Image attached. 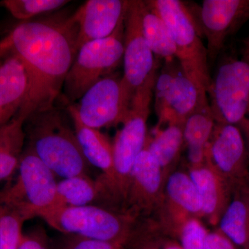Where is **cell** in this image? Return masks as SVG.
Instances as JSON below:
<instances>
[{
	"label": "cell",
	"mask_w": 249,
	"mask_h": 249,
	"mask_svg": "<svg viewBox=\"0 0 249 249\" xmlns=\"http://www.w3.org/2000/svg\"><path fill=\"white\" fill-rule=\"evenodd\" d=\"M218 229L239 249H249V193L239 188L234 191L218 223Z\"/></svg>",
	"instance_id": "44dd1931"
},
{
	"label": "cell",
	"mask_w": 249,
	"mask_h": 249,
	"mask_svg": "<svg viewBox=\"0 0 249 249\" xmlns=\"http://www.w3.org/2000/svg\"><path fill=\"white\" fill-rule=\"evenodd\" d=\"M244 190H245L246 191L248 192L249 193V179L248 183H247V186H245V188H244Z\"/></svg>",
	"instance_id": "836d02e7"
},
{
	"label": "cell",
	"mask_w": 249,
	"mask_h": 249,
	"mask_svg": "<svg viewBox=\"0 0 249 249\" xmlns=\"http://www.w3.org/2000/svg\"><path fill=\"white\" fill-rule=\"evenodd\" d=\"M80 149L88 163L101 171L100 176L110 173L113 163V145L99 129L88 127L80 121L73 104L67 107Z\"/></svg>",
	"instance_id": "ac0fdd59"
},
{
	"label": "cell",
	"mask_w": 249,
	"mask_h": 249,
	"mask_svg": "<svg viewBox=\"0 0 249 249\" xmlns=\"http://www.w3.org/2000/svg\"><path fill=\"white\" fill-rule=\"evenodd\" d=\"M34 218L29 210L13 203L0 191V249H18L24 223Z\"/></svg>",
	"instance_id": "cb8c5ba5"
},
{
	"label": "cell",
	"mask_w": 249,
	"mask_h": 249,
	"mask_svg": "<svg viewBox=\"0 0 249 249\" xmlns=\"http://www.w3.org/2000/svg\"><path fill=\"white\" fill-rule=\"evenodd\" d=\"M132 100L122 77L109 75L88 89L78 104L73 105L83 124L100 130L123 124Z\"/></svg>",
	"instance_id": "8fae6325"
},
{
	"label": "cell",
	"mask_w": 249,
	"mask_h": 249,
	"mask_svg": "<svg viewBox=\"0 0 249 249\" xmlns=\"http://www.w3.org/2000/svg\"><path fill=\"white\" fill-rule=\"evenodd\" d=\"M4 41L2 40L0 42V58L4 56L5 54L9 52L8 47H6L7 46ZM0 65H1V62H0Z\"/></svg>",
	"instance_id": "1f68e13d"
},
{
	"label": "cell",
	"mask_w": 249,
	"mask_h": 249,
	"mask_svg": "<svg viewBox=\"0 0 249 249\" xmlns=\"http://www.w3.org/2000/svg\"><path fill=\"white\" fill-rule=\"evenodd\" d=\"M204 249H239L218 228L208 232L205 240Z\"/></svg>",
	"instance_id": "83f0119b"
},
{
	"label": "cell",
	"mask_w": 249,
	"mask_h": 249,
	"mask_svg": "<svg viewBox=\"0 0 249 249\" xmlns=\"http://www.w3.org/2000/svg\"><path fill=\"white\" fill-rule=\"evenodd\" d=\"M206 162L231 183L234 191L249 179V152L245 137L232 124L216 122L206 146Z\"/></svg>",
	"instance_id": "4fadbf2b"
},
{
	"label": "cell",
	"mask_w": 249,
	"mask_h": 249,
	"mask_svg": "<svg viewBox=\"0 0 249 249\" xmlns=\"http://www.w3.org/2000/svg\"><path fill=\"white\" fill-rule=\"evenodd\" d=\"M18 249H49L43 231L38 229L24 234Z\"/></svg>",
	"instance_id": "f546056e"
},
{
	"label": "cell",
	"mask_w": 249,
	"mask_h": 249,
	"mask_svg": "<svg viewBox=\"0 0 249 249\" xmlns=\"http://www.w3.org/2000/svg\"><path fill=\"white\" fill-rule=\"evenodd\" d=\"M78 27L73 16L27 21L6 36L9 52L22 62L27 91L18 115L28 120L55 107L78 53Z\"/></svg>",
	"instance_id": "6da1fadb"
},
{
	"label": "cell",
	"mask_w": 249,
	"mask_h": 249,
	"mask_svg": "<svg viewBox=\"0 0 249 249\" xmlns=\"http://www.w3.org/2000/svg\"><path fill=\"white\" fill-rule=\"evenodd\" d=\"M215 123L209 101L201 105L183 124V140L187 149L188 168H198L206 163V146Z\"/></svg>",
	"instance_id": "e0dca14e"
},
{
	"label": "cell",
	"mask_w": 249,
	"mask_h": 249,
	"mask_svg": "<svg viewBox=\"0 0 249 249\" xmlns=\"http://www.w3.org/2000/svg\"><path fill=\"white\" fill-rule=\"evenodd\" d=\"M26 123L27 146L55 176L89 175L91 165L80 149L73 125L60 109L53 107L38 113Z\"/></svg>",
	"instance_id": "3957f363"
},
{
	"label": "cell",
	"mask_w": 249,
	"mask_h": 249,
	"mask_svg": "<svg viewBox=\"0 0 249 249\" xmlns=\"http://www.w3.org/2000/svg\"><path fill=\"white\" fill-rule=\"evenodd\" d=\"M165 61L161 73L157 76L154 94L158 117L157 129L170 124H182L201 105L209 101L208 93L201 91L183 73L179 64Z\"/></svg>",
	"instance_id": "ba28073f"
},
{
	"label": "cell",
	"mask_w": 249,
	"mask_h": 249,
	"mask_svg": "<svg viewBox=\"0 0 249 249\" xmlns=\"http://www.w3.org/2000/svg\"><path fill=\"white\" fill-rule=\"evenodd\" d=\"M76 237V240L68 249H123L124 247V245L119 243Z\"/></svg>",
	"instance_id": "f1b7e54d"
},
{
	"label": "cell",
	"mask_w": 249,
	"mask_h": 249,
	"mask_svg": "<svg viewBox=\"0 0 249 249\" xmlns=\"http://www.w3.org/2000/svg\"><path fill=\"white\" fill-rule=\"evenodd\" d=\"M142 6L140 0L129 1L124 19L122 80L132 98L137 89L157 76V63L142 32Z\"/></svg>",
	"instance_id": "7c38bea8"
},
{
	"label": "cell",
	"mask_w": 249,
	"mask_h": 249,
	"mask_svg": "<svg viewBox=\"0 0 249 249\" xmlns=\"http://www.w3.org/2000/svg\"><path fill=\"white\" fill-rule=\"evenodd\" d=\"M25 118L16 114L0 126V183L18 171L27 140Z\"/></svg>",
	"instance_id": "ffe728a7"
},
{
	"label": "cell",
	"mask_w": 249,
	"mask_h": 249,
	"mask_svg": "<svg viewBox=\"0 0 249 249\" xmlns=\"http://www.w3.org/2000/svg\"><path fill=\"white\" fill-rule=\"evenodd\" d=\"M187 7L206 38L209 62L217 58L228 41L249 21V0H204L199 7Z\"/></svg>",
	"instance_id": "9c48e42d"
},
{
	"label": "cell",
	"mask_w": 249,
	"mask_h": 249,
	"mask_svg": "<svg viewBox=\"0 0 249 249\" xmlns=\"http://www.w3.org/2000/svg\"><path fill=\"white\" fill-rule=\"evenodd\" d=\"M37 217L65 234L127 245L138 221L100 205L58 206L41 211Z\"/></svg>",
	"instance_id": "5b68a950"
},
{
	"label": "cell",
	"mask_w": 249,
	"mask_h": 249,
	"mask_svg": "<svg viewBox=\"0 0 249 249\" xmlns=\"http://www.w3.org/2000/svg\"><path fill=\"white\" fill-rule=\"evenodd\" d=\"M208 232L200 219L191 217L180 228L176 238L183 249H204Z\"/></svg>",
	"instance_id": "4316f807"
},
{
	"label": "cell",
	"mask_w": 249,
	"mask_h": 249,
	"mask_svg": "<svg viewBox=\"0 0 249 249\" xmlns=\"http://www.w3.org/2000/svg\"><path fill=\"white\" fill-rule=\"evenodd\" d=\"M57 196L58 205L87 206L99 202L101 191L97 180L93 179L88 175H78L58 181Z\"/></svg>",
	"instance_id": "d4e9b609"
},
{
	"label": "cell",
	"mask_w": 249,
	"mask_h": 249,
	"mask_svg": "<svg viewBox=\"0 0 249 249\" xmlns=\"http://www.w3.org/2000/svg\"><path fill=\"white\" fill-rule=\"evenodd\" d=\"M165 182L160 164L144 147L131 174L124 214L139 221L159 212L164 202Z\"/></svg>",
	"instance_id": "5bb4252c"
},
{
	"label": "cell",
	"mask_w": 249,
	"mask_h": 249,
	"mask_svg": "<svg viewBox=\"0 0 249 249\" xmlns=\"http://www.w3.org/2000/svg\"><path fill=\"white\" fill-rule=\"evenodd\" d=\"M124 19L111 35L91 41L78 49L62 89L69 102L79 101L93 85L120 65L124 53Z\"/></svg>",
	"instance_id": "52a82bcc"
},
{
	"label": "cell",
	"mask_w": 249,
	"mask_h": 249,
	"mask_svg": "<svg viewBox=\"0 0 249 249\" xmlns=\"http://www.w3.org/2000/svg\"><path fill=\"white\" fill-rule=\"evenodd\" d=\"M196 185L202 206L203 217L213 226L218 225L221 217L231 200L234 189L231 183L212 165L188 168Z\"/></svg>",
	"instance_id": "2e32d148"
},
{
	"label": "cell",
	"mask_w": 249,
	"mask_h": 249,
	"mask_svg": "<svg viewBox=\"0 0 249 249\" xmlns=\"http://www.w3.org/2000/svg\"><path fill=\"white\" fill-rule=\"evenodd\" d=\"M208 96L216 122L240 129L249 152V36L220 62Z\"/></svg>",
	"instance_id": "277c9868"
},
{
	"label": "cell",
	"mask_w": 249,
	"mask_h": 249,
	"mask_svg": "<svg viewBox=\"0 0 249 249\" xmlns=\"http://www.w3.org/2000/svg\"><path fill=\"white\" fill-rule=\"evenodd\" d=\"M68 2L70 1L65 0H4L1 4L13 17L29 20L38 15L61 8Z\"/></svg>",
	"instance_id": "484cf974"
},
{
	"label": "cell",
	"mask_w": 249,
	"mask_h": 249,
	"mask_svg": "<svg viewBox=\"0 0 249 249\" xmlns=\"http://www.w3.org/2000/svg\"><path fill=\"white\" fill-rule=\"evenodd\" d=\"M128 245H132V249H147L146 246L144 245L142 241L136 238V237L131 239Z\"/></svg>",
	"instance_id": "4dcf8cb0"
},
{
	"label": "cell",
	"mask_w": 249,
	"mask_h": 249,
	"mask_svg": "<svg viewBox=\"0 0 249 249\" xmlns=\"http://www.w3.org/2000/svg\"><path fill=\"white\" fill-rule=\"evenodd\" d=\"M142 28L144 37L152 53L165 61L176 56V47L163 18L147 1H142Z\"/></svg>",
	"instance_id": "603a6c76"
},
{
	"label": "cell",
	"mask_w": 249,
	"mask_h": 249,
	"mask_svg": "<svg viewBox=\"0 0 249 249\" xmlns=\"http://www.w3.org/2000/svg\"><path fill=\"white\" fill-rule=\"evenodd\" d=\"M147 1L168 26L176 47L175 58L183 73L199 89L209 93L212 77L207 49L186 4L178 0Z\"/></svg>",
	"instance_id": "8992f818"
},
{
	"label": "cell",
	"mask_w": 249,
	"mask_h": 249,
	"mask_svg": "<svg viewBox=\"0 0 249 249\" xmlns=\"http://www.w3.org/2000/svg\"><path fill=\"white\" fill-rule=\"evenodd\" d=\"M27 85L22 62L11 53L0 65V111L6 121L11 120L20 109Z\"/></svg>",
	"instance_id": "d6986e66"
},
{
	"label": "cell",
	"mask_w": 249,
	"mask_h": 249,
	"mask_svg": "<svg viewBox=\"0 0 249 249\" xmlns=\"http://www.w3.org/2000/svg\"><path fill=\"white\" fill-rule=\"evenodd\" d=\"M184 146L183 125L170 124L163 129H157L154 137L147 135L145 148L158 162L167 177L175 169Z\"/></svg>",
	"instance_id": "7402d4cb"
},
{
	"label": "cell",
	"mask_w": 249,
	"mask_h": 249,
	"mask_svg": "<svg viewBox=\"0 0 249 249\" xmlns=\"http://www.w3.org/2000/svg\"><path fill=\"white\" fill-rule=\"evenodd\" d=\"M129 1L89 0L72 15L78 27L77 47L111 35L124 19Z\"/></svg>",
	"instance_id": "9a60e30c"
},
{
	"label": "cell",
	"mask_w": 249,
	"mask_h": 249,
	"mask_svg": "<svg viewBox=\"0 0 249 249\" xmlns=\"http://www.w3.org/2000/svg\"><path fill=\"white\" fill-rule=\"evenodd\" d=\"M14 184L3 190L6 197L32 213L34 217L41 211L58 206L55 174L25 147Z\"/></svg>",
	"instance_id": "30bf717a"
},
{
	"label": "cell",
	"mask_w": 249,
	"mask_h": 249,
	"mask_svg": "<svg viewBox=\"0 0 249 249\" xmlns=\"http://www.w3.org/2000/svg\"><path fill=\"white\" fill-rule=\"evenodd\" d=\"M7 122H9V121L6 120V119H5L4 116L2 115L1 111H0V126L3 125V124H6Z\"/></svg>",
	"instance_id": "d6a6232c"
},
{
	"label": "cell",
	"mask_w": 249,
	"mask_h": 249,
	"mask_svg": "<svg viewBox=\"0 0 249 249\" xmlns=\"http://www.w3.org/2000/svg\"><path fill=\"white\" fill-rule=\"evenodd\" d=\"M157 76L152 77L134 93L128 114L118 131L113 145L110 173L98 177L101 191L100 206L124 214L131 174L137 157L145 147L147 122Z\"/></svg>",
	"instance_id": "7a4b0ae2"
}]
</instances>
